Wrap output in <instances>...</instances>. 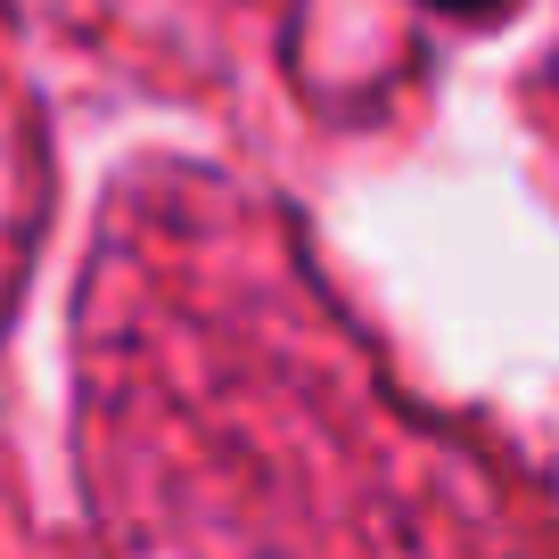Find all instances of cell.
Returning a JSON list of instances; mask_svg holds the SVG:
<instances>
[{"label": "cell", "mask_w": 559, "mask_h": 559, "mask_svg": "<svg viewBox=\"0 0 559 559\" xmlns=\"http://www.w3.org/2000/svg\"><path fill=\"white\" fill-rule=\"evenodd\" d=\"M419 9H437V17H469V25H486V17H510L519 0H419Z\"/></svg>", "instance_id": "1"}]
</instances>
